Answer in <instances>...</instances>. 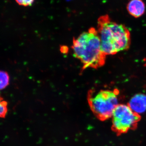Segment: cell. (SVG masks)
Listing matches in <instances>:
<instances>
[{
	"instance_id": "obj_1",
	"label": "cell",
	"mask_w": 146,
	"mask_h": 146,
	"mask_svg": "<svg viewBox=\"0 0 146 146\" xmlns=\"http://www.w3.org/2000/svg\"><path fill=\"white\" fill-rule=\"evenodd\" d=\"M73 54L82 64V70L96 69L104 65L106 55L102 49L98 31L91 28L73 39Z\"/></svg>"
},
{
	"instance_id": "obj_2",
	"label": "cell",
	"mask_w": 146,
	"mask_h": 146,
	"mask_svg": "<svg viewBox=\"0 0 146 146\" xmlns=\"http://www.w3.org/2000/svg\"><path fill=\"white\" fill-rule=\"evenodd\" d=\"M102 50L106 55H114L130 46V33L122 24L112 21L108 15L98 19V30Z\"/></svg>"
},
{
	"instance_id": "obj_3",
	"label": "cell",
	"mask_w": 146,
	"mask_h": 146,
	"mask_svg": "<svg viewBox=\"0 0 146 146\" xmlns=\"http://www.w3.org/2000/svg\"><path fill=\"white\" fill-rule=\"evenodd\" d=\"M119 92L113 90L91 89L87 95V100L91 111L101 121L109 119L119 105Z\"/></svg>"
},
{
	"instance_id": "obj_4",
	"label": "cell",
	"mask_w": 146,
	"mask_h": 146,
	"mask_svg": "<svg viewBox=\"0 0 146 146\" xmlns=\"http://www.w3.org/2000/svg\"><path fill=\"white\" fill-rule=\"evenodd\" d=\"M111 129L117 136L136 129L141 120V115L133 112L128 105L119 104L112 117Z\"/></svg>"
},
{
	"instance_id": "obj_5",
	"label": "cell",
	"mask_w": 146,
	"mask_h": 146,
	"mask_svg": "<svg viewBox=\"0 0 146 146\" xmlns=\"http://www.w3.org/2000/svg\"><path fill=\"white\" fill-rule=\"evenodd\" d=\"M127 105L133 112L137 114L140 115L144 113L146 111V95L142 94L134 95Z\"/></svg>"
},
{
	"instance_id": "obj_6",
	"label": "cell",
	"mask_w": 146,
	"mask_h": 146,
	"mask_svg": "<svg viewBox=\"0 0 146 146\" xmlns=\"http://www.w3.org/2000/svg\"><path fill=\"white\" fill-rule=\"evenodd\" d=\"M127 10L131 16L140 18L145 12V5L143 0H131L127 5Z\"/></svg>"
},
{
	"instance_id": "obj_7",
	"label": "cell",
	"mask_w": 146,
	"mask_h": 146,
	"mask_svg": "<svg viewBox=\"0 0 146 146\" xmlns=\"http://www.w3.org/2000/svg\"><path fill=\"white\" fill-rule=\"evenodd\" d=\"M9 83V76L5 71H0V91L6 88Z\"/></svg>"
},
{
	"instance_id": "obj_8",
	"label": "cell",
	"mask_w": 146,
	"mask_h": 146,
	"mask_svg": "<svg viewBox=\"0 0 146 146\" xmlns=\"http://www.w3.org/2000/svg\"><path fill=\"white\" fill-rule=\"evenodd\" d=\"M7 111V102L0 96V118L5 117Z\"/></svg>"
},
{
	"instance_id": "obj_9",
	"label": "cell",
	"mask_w": 146,
	"mask_h": 146,
	"mask_svg": "<svg viewBox=\"0 0 146 146\" xmlns=\"http://www.w3.org/2000/svg\"><path fill=\"white\" fill-rule=\"evenodd\" d=\"M19 5L28 7L32 5L35 0H15Z\"/></svg>"
}]
</instances>
